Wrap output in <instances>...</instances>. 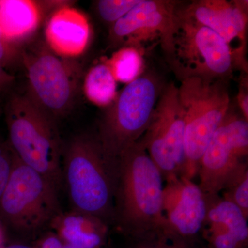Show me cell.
I'll use <instances>...</instances> for the list:
<instances>
[{
  "instance_id": "6da1fadb",
  "label": "cell",
  "mask_w": 248,
  "mask_h": 248,
  "mask_svg": "<svg viewBox=\"0 0 248 248\" xmlns=\"http://www.w3.org/2000/svg\"><path fill=\"white\" fill-rule=\"evenodd\" d=\"M163 180L159 169L138 141L119 156L113 226L133 241L166 239Z\"/></svg>"
},
{
  "instance_id": "7a4b0ae2",
  "label": "cell",
  "mask_w": 248,
  "mask_h": 248,
  "mask_svg": "<svg viewBox=\"0 0 248 248\" xmlns=\"http://www.w3.org/2000/svg\"><path fill=\"white\" fill-rule=\"evenodd\" d=\"M117 160L106 153L97 133L78 134L63 146L62 183L72 210L113 226Z\"/></svg>"
},
{
  "instance_id": "3957f363",
  "label": "cell",
  "mask_w": 248,
  "mask_h": 248,
  "mask_svg": "<svg viewBox=\"0 0 248 248\" xmlns=\"http://www.w3.org/2000/svg\"><path fill=\"white\" fill-rule=\"evenodd\" d=\"M9 143L18 159L62 185V145L57 121L26 94L11 95L5 107Z\"/></svg>"
},
{
  "instance_id": "277c9868",
  "label": "cell",
  "mask_w": 248,
  "mask_h": 248,
  "mask_svg": "<svg viewBox=\"0 0 248 248\" xmlns=\"http://www.w3.org/2000/svg\"><path fill=\"white\" fill-rule=\"evenodd\" d=\"M224 79L184 78L179 96L185 118L184 177L198 174L202 155L230 110V96Z\"/></svg>"
},
{
  "instance_id": "5b68a950",
  "label": "cell",
  "mask_w": 248,
  "mask_h": 248,
  "mask_svg": "<svg viewBox=\"0 0 248 248\" xmlns=\"http://www.w3.org/2000/svg\"><path fill=\"white\" fill-rule=\"evenodd\" d=\"M164 87L155 75L142 73L106 109L97 135L112 159L117 160L122 151L144 135Z\"/></svg>"
},
{
  "instance_id": "8992f818",
  "label": "cell",
  "mask_w": 248,
  "mask_h": 248,
  "mask_svg": "<svg viewBox=\"0 0 248 248\" xmlns=\"http://www.w3.org/2000/svg\"><path fill=\"white\" fill-rule=\"evenodd\" d=\"M22 64L27 73L26 95L55 120L68 115L80 86L78 62L60 56L42 42L23 47Z\"/></svg>"
},
{
  "instance_id": "52a82bcc",
  "label": "cell",
  "mask_w": 248,
  "mask_h": 248,
  "mask_svg": "<svg viewBox=\"0 0 248 248\" xmlns=\"http://www.w3.org/2000/svg\"><path fill=\"white\" fill-rule=\"evenodd\" d=\"M58 189L15 154L14 168L0 198V218L20 232L40 231L62 213Z\"/></svg>"
},
{
  "instance_id": "ba28073f",
  "label": "cell",
  "mask_w": 248,
  "mask_h": 248,
  "mask_svg": "<svg viewBox=\"0 0 248 248\" xmlns=\"http://www.w3.org/2000/svg\"><path fill=\"white\" fill-rule=\"evenodd\" d=\"M170 61L184 78L224 79L236 68L247 72L231 47L216 32L200 24L178 17Z\"/></svg>"
},
{
  "instance_id": "9c48e42d",
  "label": "cell",
  "mask_w": 248,
  "mask_h": 248,
  "mask_svg": "<svg viewBox=\"0 0 248 248\" xmlns=\"http://www.w3.org/2000/svg\"><path fill=\"white\" fill-rule=\"evenodd\" d=\"M185 118L179 89L171 83L164 86L151 123L139 142L166 180L184 175L186 166Z\"/></svg>"
},
{
  "instance_id": "30bf717a",
  "label": "cell",
  "mask_w": 248,
  "mask_h": 248,
  "mask_svg": "<svg viewBox=\"0 0 248 248\" xmlns=\"http://www.w3.org/2000/svg\"><path fill=\"white\" fill-rule=\"evenodd\" d=\"M248 121L230 108L201 159V190L208 195H219L248 169Z\"/></svg>"
},
{
  "instance_id": "8fae6325",
  "label": "cell",
  "mask_w": 248,
  "mask_h": 248,
  "mask_svg": "<svg viewBox=\"0 0 248 248\" xmlns=\"http://www.w3.org/2000/svg\"><path fill=\"white\" fill-rule=\"evenodd\" d=\"M177 7L174 1L141 0L111 26V42L139 48L141 43L156 38L170 58L178 27Z\"/></svg>"
},
{
  "instance_id": "7c38bea8",
  "label": "cell",
  "mask_w": 248,
  "mask_h": 248,
  "mask_svg": "<svg viewBox=\"0 0 248 248\" xmlns=\"http://www.w3.org/2000/svg\"><path fill=\"white\" fill-rule=\"evenodd\" d=\"M163 196L165 238L193 246L202 232L207 213L205 193L184 176L166 179Z\"/></svg>"
},
{
  "instance_id": "4fadbf2b",
  "label": "cell",
  "mask_w": 248,
  "mask_h": 248,
  "mask_svg": "<svg viewBox=\"0 0 248 248\" xmlns=\"http://www.w3.org/2000/svg\"><path fill=\"white\" fill-rule=\"evenodd\" d=\"M179 17L211 29L222 37L241 61L246 62L248 1L200 0L177 7Z\"/></svg>"
},
{
  "instance_id": "5bb4252c",
  "label": "cell",
  "mask_w": 248,
  "mask_h": 248,
  "mask_svg": "<svg viewBox=\"0 0 248 248\" xmlns=\"http://www.w3.org/2000/svg\"><path fill=\"white\" fill-rule=\"evenodd\" d=\"M205 195L207 213L202 232L208 248H248L247 217L219 195Z\"/></svg>"
},
{
  "instance_id": "9a60e30c",
  "label": "cell",
  "mask_w": 248,
  "mask_h": 248,
  "mask_svg": "<svg viewBox=\"0 0 248 248\" xmlns=\"http://www.w3.org/2000/svg\"><path fill=\"white\" fill-rule=\"evenodd\" d=\"M91 33V26L86 16L64 3L47 18L45 42L60 56L73 59L87 48Z\"/></svg>"
},
{
  "instance_id": "2e32d148",
  "label": "cell",
  "mask_w": 248,
  "mask_h": 248,
  "mask_svg": "<svg viewBox=\"0 0 248 248\" xmlns=\"http://www.w3.org/2000/svg\"><path fill=\"white\" fill-rule=\"evenodd\" d=\"M63 1L0 0V28L8 40L23 48L32 38L47 14Z\"/></svg>"
},
{
  "instance_id": "e0dca14e",
  "label": "cell",
  "mask_w": 248,
  "mask_h": 248,
  "mask_svg": "<svg viewBox=\"0 0 248 248\" xmlns=\"http://www.w3.org/2000/svg\"><path fill=\"white\" fill-rule=\"evenodd\" d=\"M50 226L65 242L78 248H100L109 227L97 217L75 210L62 212Z\"/></svg>"
},
{
  "instance_id": "ac0fdd59",
  "label": "cell",
  "mask_w": 248,
  "mask_h": 248,
  "mask_svg": "<svg viewBox=\"0 0 248 248\" xmlns=\"http://www.w3.org/2000/svg\"><path fill=\"white\" fill-rule=\"evenodd\" d=\"M83 88L90 102L99 107H108L118 94L117 81L104 62L89 70L85 77Z\"/></svg>"
},
{
  "instance_id": "d6986e66",
  "label": "cell",
  "mask_w": 248,
  "mask_h": 248,
  "mask_svg": "<svg viewBox=\"0 0 248 248\" xmlns=\"http://www.w3.org/2000/svg\"><path fill=\"white\" fill-rule=\"evenodd\" d=\"M117 81L129 84L142 74L143 66L141 50L124 46L104 61Z\"/></svg>"
},
{
  "instance_id": "ffe728a7",
  "label": "cell",
  "mask_w": 248,
  "mask_h": 248,
  "mask_svg": "<svg viewBox=\"0 0 248 248\" xmlns=\"http://www.w3.org/2000/svg\"><path fill=\"white\" fill-rule=\"evenodd\" d=\"M141 0H99L96 1V11L104 22L114 24L133 9Z\"/></svg>"
},
{
  "instance_id": "44dd1931",
  "label": "cell",
  "mask_w": 248,
  "mask_h": 248,
  "mask_svg": "<svg viewBox=\"0 0 248 248\" xmlns=\"http://www.w3.org/2000/svg\"><path fill=\"white\" fill-rule=\"evenodd\" d=\"M223 190V198L236 205L248 218V169L238 174Z\"/></svg>"
},
{
  "instance_id": "7402d4cb",
  "label": "cell",
  "mask_w": 248,
  "mask_h": 248,
  "mask_svg": "<svg viewBox=\"0 0 248 248\" xmlns=\"http://www.w3.org/2000/svg\"><path fill=\"white\" fill-rule=\"evenodd\" d=\"M22 48L8 40L0 28V66L9 71L22 63Z\"/></svg>"
},
{
  "instance_id": "603a6c76",
  "label": "cell",
  "mask_w": 248,
  "mask_h": 248,
  "mask_svg": "<svg viewBox=\"0 0 248 248\" xmlns=\"http://www.w3.org/2000/svg\"><path fill=\"white\" fill-rule=\"evenodd\" d=\"M15 153L9 141L0 138V198L14 168Z\"/></svg>"
},
{
  "instance_id": "cb8c5ba5",
  "label": "cell",
  "mask_w": 248,
  "mask_h": 248,
  "mask_svg": "<svg viewBox=\"0 0 248 248\" xmlns=\"http://www.w3.org/2000/svg\"><path fill=\"white\" fill-rule=\"evenodd\" d=\"M130 248H196L194 246L169 241L164 238H156L154 239L143 240V241H133V246Z\"/></svg>"
},
{
  "instance_id": "d4e9b609",
  "label": "cell",
  "mask_w": 248,
  "mask_h": 248,
  "mask_svg": "<svg viewBox=\"0 0 248 248\" xmlns=\"http://www.w3.org/2000/svg\"><path fill=\"white\" fill-rule=\"evenodd\" d=\"M248 90L247 78L243 79L239 86V93L237 94V104L241 115L248 121Z\"/></svg>"
},
{
  "instance_id": "484cf974",
  "label": "cell",
  "mask_w": 248,
  "mask_h": 248,
  "mask_svg": "<svg viewBox=\"0 0 248 248\" xmlns=\"http://www.w3.org/2000/svg\"><path fill=\"white\" fill-rule=\"evenodd\" d=\"M14 80V76L9 71L5 70L2 66H0V89L2 91L5 88L12 84Z\"/></svg>"
},
{
  "instance_id": "4316f807",
  "label": "cell",
  "mask_w": 248,
  "mask_h": 248,
  "mask_svg": "<svg viewBox=\"0 0 248 248\" xmlns=\"http://www.w3.org/2000/svg\"><path fill=\"white\" fill-rule=\"evenodd\" d=\"M1 248H32L29 246H23V245H14V246H8V247Z\"/></svg>"
},
{
  "instance_id": "83f0119b",
  "label": "cell",
  "mask_w": 248,
  "mask_h": 248,
  "mask_svg": "<svg viewBox=\"0 0 248 248\" xmlns=\"http://www.w3.org/2000/svg\"><path fill=\"white\" fill-rule=\"evenodd\" d=\"M62 248H78L75 247V246H72V245L68 244V243L64 242V244H63V246H62Z\"/></svg>"
},
{
  "instance_id": "f1b7e54d",
  "label": "cell",
  "mask_w": 248,
  "mask_h": 248,
  "mask_svg": "<svg viewBox=\"0 0 248 248\" xmlns=\"http://www.w3.org/2000/svg\"><path fill=\"white\" fill-rule=\"evenodd\" d=\"M1 239H2V232H1V227H0V244H1Z\"/></svg>"
},
{
  "instance_id": "f546056e",
  "label": "cell",
  "mask_w": 248,
  "mask_h": 248,
  "mask_svg": "<svg viewBox=\"0 0 248 248\" xmlns=\"http://www.w3.org/2000/svg\"><path fill=\"white\" fill-rule=\"evenodd\" d=\"M1 90L0 89V103H1Z\"/></svg>"
}]
</instances>
